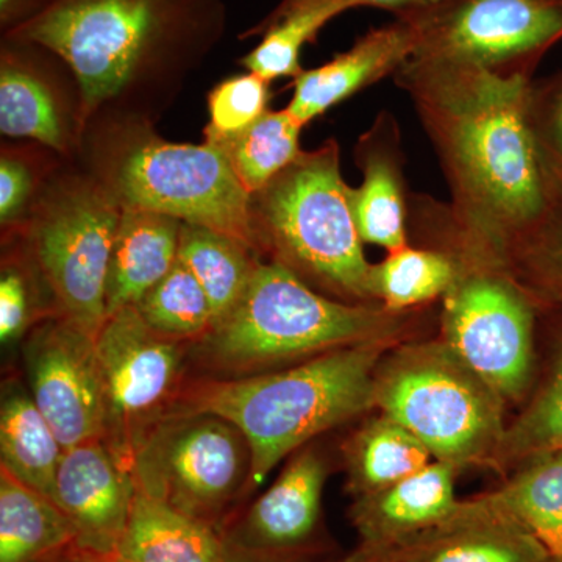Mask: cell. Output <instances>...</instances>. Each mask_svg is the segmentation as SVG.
I'll list each match as a JSON object with an SVG mask.
<instances>
[{"label": "cell", "mask_w": 562, "mask_h": 562, "mask_svg": "<svg viewBox=\"0 0 562 562\" xmlns=\"http://www.w3.org/2000/svg\"><path fill=\"white\" fill-rule=\"evenodd\" d=\"M395 79L438 151L468 243L503 266L514 244L561 206L536 131L530 72L408 60Z\"/></svg>", "instance_id": "6da1fadb"}, {"label": "cell", "mask_w": 562, "mask_h": 562, "mask_svg": "<svg viewBox=\"0 0 562 562\" xmlns=\"http://www.w3.org/2000/svg\"><path fill=\"white\" fill-rule=\"evenodd\" d=\"M395 346L361 344L257 375L198 376L162 417L213 414L238 427L250 446L251 491L316 436L375 409L376 369Z\"/></svg>", "instance_id": "7a4b0ae2"}, {"label": "cell", "mask_w": 562, "mask_h": 562, "mask_svg": "<svg viewBox=\"0 0 562 562\" xmlns=\"http://www.w3.org/2000/svg\"><path fill=\"white\" fill-rule=\"evenodd\" d=\"M405 327L403 313L328 297L286 266L260 261L241 301L192 344L190 364L199 376L257 375L346 347L397 342Z\"/></svg>", "instance_id": "3957f363"}, {"label": "cell", "mask_w": 562, "mask_h": 562, "mask_svg": "<svg viewBox=\"0 0 562 562\" xmlns=\"http://www.w3.org/2000/svg\"><path fill=\"white\" fill-rule=\"evenodd\" d=\"M250 216L258 247L272 261L338 301L376 305L372 265L362 250L335 139L302 151L251 194Z\"/></svg>", "instance_id": "277c9868"}, {"label": "cell", "mask_w": 562, "mask_h": 562, "mask_svg": "<svg viewBox=\"0 0 562 562\" xmlns=\"http://www.w3.org/2000/svg\"><path fill=\"white\" fill-rule=\"evenodd\" d=\"M206 9V0H52L11 36L65 60L90 114L190 38Z\"/></svg>", "instance_id": "5b68a950"}, {"label": "cell", "mask_w": 562, "mask_h": 562, "mask_svg": "<svg viewBox=\"0 0 562 562\" xmlns=\"http://www.w3.org/2000/svg\"><path fill=\"white\" fill-rule=\"evenodd\" d=\"M503 402L443 341L401 347L375 373V408L457 471L492 461L506 430Z\"/></svg>", "instance_id": "8992f818"}, {"label": "cell", "mask_w": 562, "mask_h": 562, "mask_svg": "<svg viewBox=\"0 0 562 562\" xmlns=\"http://www.w3.org/2000/svg\"><path fill=\"white\" fill-rule=\"evenodd\" d=\"M102 183L122 209L155 211L232 236L260 254L250 194L216 147L139 135L114 155Z\"/></svg>", "instance_id": "52a82bcc"}, {"label": "cell", "mask_w": 562, "mask_h": 562, "mask_svg": "<svg viewBox=\"0 0 562 562\" xmlns=\"http://www.w3.org/2000/svg\"><path fill=\"white\" fill-rule=\"evenodd\" d=\"M136 491L221 535L250 491L251 452L241 430L213 414L158 420L132 458Z\"/></svg>", "instance_id": "ba28073f"}, {"label": "cell", "mask_w": 562, "mask_h": 562, "mask_svg": "<svg viewBox=\"0 0 562 562\" xmlns=\"http://www.w3.org/2000/svg\"><path fill=\"white\" fill-rule=\"evenodd\" d=\"M121 213L102 183L74 180L40 203L32 224V261L57 316L94 338L106 321V276Z\"/></svg>", "instance_id": "9c48e42d"}, {"label": "cell", "mask_w": 562, "mask_h": 562, "mask_svg": "<svg viewBox=\"0 0 562 562\" xmlns=\"http://www.w3.org/2000/svg\"><path fill=\"white\" fill-rule=\"evenodd\" d=\"M442 341L503 401L528 390L535 308L531 295L501 266L462 269L446 292Z\"/></svg>", "instance_id": "30bf717a"}, {"label": "cell", "mask_w": 562, "mask_h": 562, "mask_svg": "<svg viewBox=\"0 0 562 562\" xmlns=\"http://www.w3.org/2000/svg\"><path fill=\"white\" fill-rule=\"evenodd\" d=\"M192 344L155 331L136 306L106 317L95 336L106 405V446L132 469L136 447L183 386Z\"/></svg>", "instance_id": "8fae6325"}, {"label": "cell", "mask_w": 562, "mask_h": 562, "mask_svg": "<svg viewBox=\"0 0 562 562\" xmlns=\"http://www.w3.org/2000/svg\"><path fill=\"white\" fill-rule=\"evenodd\" d=\"M416 22L409 60L531 72L562 38V0H447Z\"/></svg>", "instance_id": "7c38bea8"}, {"label": "cell", "mask_w": 562, "mask_h": 562, "mask_svg": "<svg viewBox=\"0 0 562 562\" xmlns=\"http://www.w3.org/2000/svg\"><path fill=\"white\" fill-rule=\"evenodd\" d=\"M29 392L65 449L105 439V390L94 336L50 316L24 342Z\"/></svg>", "instance_id": "4fadbf2b"}, {"label": "cell", "mask_w": 562, "mask_h": 562, "mask_svg": "<svg viewBox=\"0 0 562 562\" xmlns=\"http://www.w3.org/2000/svg\"><path fill=\"white\" fill-rule=\"evenodd\" d=\"M327 462L303 447L241 516L221 530L228 562H312L324 549L322 494Z\"/></svg>", "instance_id": "5bb4252c"}, {"label": "cell", "mask_w": 562, "mask_h": 562, "mask_svg": "<svg viewBox=\"0 0 562 562\" xmlns=\"http://www.w3.org/2000/svg\"><path fill=\"white\" fill-rule=\"evenodd\" d=\"M136 484L132 469L102 439L63 452L54 503L76 531V547L113 558L131 519Z\"/></svg>", "instance_id": "9a60e30c"}, {"label": "cell", "mask_w": 562, "mask_h": 562, "mask_svg": "<svg viewBox=\"0 0 562 562\" xmlns=\"http://www.w3.org/2000/svg\"><path fill=\"white\" fill-rule=\"evenodd\" d=\"M453 465L432 461L402 482L355 497L349 517L360 536L357 557L390 553L446 522L458 506Z\"/></svg>", "instance_id": "2e32d148"}, {"label": "cell", "mask_w": 562, "mask_h": 562, "mask_svg": "<svg viewBox=\"0 0 562 562\" xmlns=\"http://www.w3.org/2000/svg\"><path fill=\"white\" fill-rule=\"evenodd\" d=\"M390 553L402 562H554L525 525L486 495L460 502L446 522Z\"/></svg>", "instance_id": "e0dca14e"}, {"label": "cell", "mask_w": 562, "mask_h": 562, "mask_svg": "<svg viewBox=\"0 0 562 562\" xmlns=\"http://www.w3.org/2000/svg\"><path fill=\"white\" fill-rule=\"evenodd\" d=\"M417 43L419 29L412 20L369 31L327 65L302 70L294 79V95L286 110L302 125L308 124L362 88L397 74L413 57Z\"/></svg>", "instance_id": "ac0fdd59"}, {"label": "cell", "mask_w": 562, "mask_h": 562, "mask_svg": "<svg viewBox=\"0 0 562 562\" xmlns=\"http://www.w3.org/2000/svg\"><path fill=\"white\" fill-rule=\"evenodd\" d=\"M181 224L155 211L122 209L106 276V317L136 306L179 261Z\"/></svg>", "instance_id": "d6986e66"}, {"label": "cell", "mask_w": 562, "mask_h": 562, "mask_svg": "<svg viewBox=\"0 0 562 562\" xmlns=\"http://www.w3.org/2000/svg\"><path fill=\"white\" fill-rule=\"evenodd\" d=\"M391 125L390 122H379L375 131L362 139L358 160L364 180L357 190L350 188V203L362 243L395 251L408 244L401 160L391 147L395 138H386Z\"/></svg>", "instance_id": "ffe728a7"}, {"label": "cell", "mask_w": 562, "mask_h": 562, "mask_svg": "<svg viewBox=\"0 0 562 562\" xmlns=\"http://www.w3.org/2000/svg\"><path fill=\"white\" fill-rule=\"evenodd\" d=\"M116 562H228L220 532L136 491Z\"/></svg>", "instance_id": "44dd1931"}, {"label": "cell", "mask_w": 562, "mask_h": 562, "mask_svg": "<svg viewBox=\"0 0 562 562\" xmlns=\"http://www.w3.org/2000/svg\"><path fill=\"white\" fill-rule=\"evenodd\" d=\"M65 452L49 422L18 380L3 383L0 402V468L54 502Z\"/></svg>", "instance_id": "7402d4cb"}, {"label": "cell", "mask_w": 562, "mask_h": 562, "mask_svg": "<svg viewBox=\"0 0 562 562\" xmlns=\"http://www.w3.org/2000/svg\"><path fill=\"white\" fill-rule=\"evenodd\" d=\"M76 547L68 517L0 468V562H50Z\"/></svg>", "instance_id": "603a6c76"}, {"label": "cell", "mask_w": 562, "mask_h": 562, "mask_svg": "<svg viewBox=\"0 0 562 562\" xmlns=\"http://www.w3.org/2000/svg\"><path fill=\"white\" fill-rule=\"evenodd\" d=\"M431 460L430 450L397 420L386 414L372 417L344 446L347 491L353 497L372 494L408 479Z\"/></svg>", "instance_id": "cb8c5ba5"}, {"label": "cell", "mask_w": 562, "mask_h": 562, "mask_svg": "<svg viewBox=\"0 0 562 562\" xmlns=\"http://www.w3.org/2000/svg\"><path fill=\"white\" fill-rule=\"evenodd\" d=\"M179 261L209 295L213 325L241 301L260 262L257 251L238 239L192 224H181Z\"/></svg>", "instance_id": "d4e9b609"}, {"label": "cell", "mask_w": 562, "mask_h": 562, "mask_svg": "<svg viewBox=\"0 0 562 562\" xmlns=\"http://www.w3.org/2000/svg\"><path fill=\"white\" fill-rule=\"evenodd\" d=\"M302 127L286 109L268 110L243 132L205 143L222 151L236 179L251 195L297 160L303 151Z\"/></svg>", "instance_id": "484cf974"}, {"label": "cell", "mask_w": 562, "mask_h": 562, "mask_svg": "<svg viewBox=\"0 0 562 562\" xmlns=\"http://www.w3.org/2000/svg\"><path fill=\"white\" fill-rule=\"evenodd\" d=\"M484 495L562 562V452L528 462L505 486Z\"/></svg>", "instance_id": "4316f807"}, {"label": "cell", "mask_w": 562, "mask_h": 562, "mask_svg": "<svg viewBox=\"0 0 562 562\" xmlns=\"http://www.w3.org/2000/svg\"><path fill=\"white\" fill-rule=\"evenodd\" d=\"M0 131L14 138H31L55 150L68 143L65 116L57 95L35 70L3 55L0 69Z\"/></svg>", "instance_id": "83f0119b"}, {"label": "cell", "mask_w": 562, "mask_h": 562, "mask_svg": "<svg viewBox=\"0 0 562 562\" xmlns=\"http://www.w3.org/2000/svg\"><path fill=\"white\" fill-rule=\"evenodd\" d=\"M458 273L460 265L449 255L406 246L372 265L373 299L390 312L405 313L446 295Z\"/></svg>", "instance_id": "f1b7e54d"}, {"label": "cell", "mask_w": 562, "mask_h": 562, "mask_svg": "<svg viewBox=\"0 0 562 562\" xmlns=\"http://www.w3.org/2000/svg\"><path fill=\"white\" fill-rule=\"evenodd\" d=\"M155 331L177 341L194 344L213 327V310L201 283L181 261L136 305Z\"/></svg>", "instance_id": "f546056e"}, {"label": "cell", "mask_w": 562, "mask_h": 562, "mask_svg": "<svg viewBox=\"0 0 562 562\" xmlns=\"http://www.w3.org/2000/svg\"><path fill=\"white\" fill-rule=\"evenodd\" d=\"M341 13V9L333 5L276 10L265 24L266 33L261 43L243 58L241 65L269 83L281 77L295 79L302 72L303 46L316 40L325 24Z\"/></svg>", "instance_id": "4dcf8cb0"}, {"label": "cell", "mask_w": 562, "mask_h": 562, "mask_svg": "<svg viewBox=\"0 0 562 562\" xmlns=\"http://www.w3.org/2000/svg\"><path fill=\"white\" fill-rule=\"evenodd\" d=\"M562 452V346L535 401L503 432L492 464L502 468L528 464Z\"/></svg>", "instance_id": "1f68e13d"}, {"label": "cell", "mask_w": 562, "mask_h": 562, "mask_svg": "<svg viewBox=\"0 0 562 562\" xmlns=\"http://www.w3.org/2000/svg\"><path fill=\"white\" fill-rule=\"evenodd\" d=\"M503 265L532 297L562 306V205L514 244Z\"/></svg>", "instance_id": "d6a6232c"}, {"label": "cell", "mask_w": 562, "mask_h": 562, "mask_svg": "<svg viewBox=\"0 0 562 562\" xmlns=\"http://www.w3.org/2000/svg\"><path fill=\"white\" fill-rule=\"evenodd\" d=\"M269 85L268 80L251 72L216 85L209 94L210 124L205 128V139L235 135L260 120L271 102Z\"/></svg>", "instance_id": "836d02e7"}, {"label": "cell", "mask_w": 562, "mask_h": 562, "mask_svg": "<svg viewBox=\"0 0 562 562\" xmlns=\"http://www.w3.org/2000/svg\"><path fill=\"white\" fill-rule=\"evenodd\" d=\"M36 325L31 280L20 265H3L0 277V341L3 346L29 335Z\"/></svg>", "instance_id": "e575fe53"}, {"label": "cell", "mask_w": 562, "mask_h": 562, "mask_svg": "<svg viewBox=\"0 0 562 562\" xmlns=\"http://www.w3.org/2000/svg\"><path fill=\"white\" fill-rule=\"evenodd\" d=\"M558 83L541 101L535 95V121L542 154L560 191L562 205V79Z\"/></svg>", "instance_id": "d590c367"}, {"label": "cell", "mask_w": 562, "mask_h": 562, "mask_svg": "<svg viewBox=\"0 0 562 562\" xmlns=\"http://www.w3.org/2000/svg\"><path fill=\"white\" fill-rule=\"evenodd\" d=\"M35 190L31 166L20 157L3 155L0 161V221L3 225L21 220Z\"/></svg>", "instance_id": "8d00e7d4"}, {"label": "cell", "mask_w": 562, "mask_h": 562, "mask_svg": "<svg viewBox=\"0 0 562 562\" xmlns=\"http://www.w3.org/2000/svg\"><path fill=\"white\" fill-rule=\"evenodd\" d=\"M447 0H283L277 10L297 9V7L333 5L342 11L357 7H372L391 11L397 20H419L425 14L438 10Z\"/></svg>", "instance_id": "74e56055"}, {"label": "cell", "mask_w": 562, "mask_h": 562, "mask_svg": "<svg viewBox=\"0 0 562 562\" xmlns=\"http://www.w3.org/2000/svg\"><path fill=\"white\" fill-rule=\"evenodd\" d=\"M50 562H113L110 558L99 557V554L85 552V550L72 547L68 552L61 553Z\"/></svg>", "instance_id": "f35d334b"}, {"label": "cell", "mask_w": 562, "mask_h": 562, "mask_svg": "<svg viewBox=\"0 0 562 562\" xmlns=\"http://www.w3.org/2000/svg\"><path fill=\"white\" fill-rule=\"evenodd\" d=\"M24 0H0V13H2V20L9 21L20 10L21 3Z\"/></svg>", "instance_id": "ab89813d"}, {"label": "cell", "mask_w": 562, "mask_h": 562, "mask_svg": "<svg viewBox=\"0 0 562 562\" xmlns=\"http://www.w3.org/2000/svg\"><path fill=\"white\" fill-rule=\"evenodd\" d=\"M347 558H349L350 562H402L397 557H395V554L392 553L379 554V557L369 558V560H366V558L357 557L355 553L349 554Z\"/></svg>", "instance_id": "60d3db41"}, {"label": "cell", "mask_w": 562, "mask_h": 562, "mask_svg": "<svg viewBox=\"0 0 562 562\" xmlns=\"http://www.w3.org/2000/svg\"><path fill=\"white\" fill-rule=\"evenodd\" d=\"M338 562H350V561H349V558H346V560L338 561Z\"/></svg>", "instance_id": "b9f144b4"}, {"label": "cell", "mask_w": 562, "mask_h": 562, "mask_svg": "<svg viewBox=\"0 0 562 562\" xmlns=\"http://www.w3.org/2000/svg\"><path fill=\"white\" fill-rule=\"evenodd\" d=\"M110 560H111V558H110ZM111 561L116 562V561H114V560H111Z\"/></svg>", "instance_id": "7bdbcfd3"}]
</instances>
